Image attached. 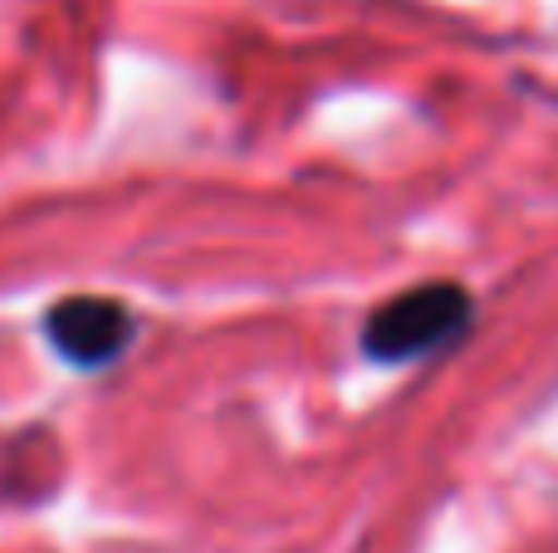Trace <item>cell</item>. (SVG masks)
<instances>
[{
  "label": "cell",
  "mask_w": 558,
  "mask_h": 553,
  "mask_svg": "<svg viewBox=\"0 0 558 553\" xmlns=\"http://www.w3.org/2000/svg\"><path fill=\"white\" fill-rule=\"evenodd\" d=\"M465 323H471V294L456 290V284H422V290L397 294L392 304H383L367 323L363 343L373 358L402 362L461 339Z\"/></svg>",
  "instance_id": "cell-1"
},
{
  "label": "cell",
  "mask_w": 558,
  "mask_h": 553,
  "mask_svg": "<svg viewBox=\"0 0 558 553\" xmlns=\"http://www.w3.org/2000/svg\"><path fill=\"white\" fill-rule=\"evenodd\" d=\"M137 323L118 299H98V294H74L59 299L45 314V339L54 343L59 358L78 362V368H104L133 343Z\"/></svg>",
  "instance_id": "cell-2"
}]
</instances>
